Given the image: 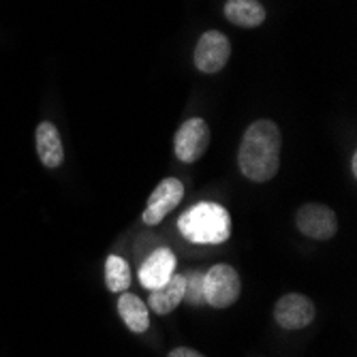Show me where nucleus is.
<instances>
[{
	"instance_id": "nucleus-10",
	"label": "nucleus",
	"mask_w": 357,
	"mask_h": 357,
	"mask_svg": "<svg viewBox=\"0 0 357 357\" xmlns=\"http://www.w3.org/2000/svg\"><path fill=\"white\" fill-rule=\"evenodd\" d=\"M184 294H186V276L174 274L163 287L150 291L148 308L160 317H165V314L174 312L184 302Z\"/></svg>"
},
{
	"instance_id": "nucleus-13",
	"label": "nucleus",
	"mask_w": 357,
	"mask_h": 357,
	"mask_svg": "<svg viewBox=\"0 0 357 357\" xmlns=\"http://www.w3.org/2000/svg\"><path fill=\"white\" fill-rule=\"evenodd\" d=\"M118 314L122 317L124 326L133 334H144L150 328V312L148 306L133 294H120L118 298Z\"/></svg>"
},
{
	"instance_id": "nucleus-9",
	"label": "nucleus",
	"mask_w": 357,
	"mask_h": 357,
	"mask_svg": "<svg viewBox=\"0 0 357 357\" xmlns=\"http://www.w3.org/2000/svg\"><path fill=\"white\" fill-rule=\"evenodd\" d=\"M178 259L176 252L167 246H160L150 252V257L142 264L139 268V282L148 291H154L158 287H163L174 274H176Z\"/></svg>"
},
{
	"instance_id": "nucleus-5",
	"label": "nucleus",
	"mask_w": 357,
	"mask_h": 357,
	"mask_svg": "<svg viewBox=\"0 0 357 357\" xmlns=\"http://www.w3.org/2000/svg\"><path fill=\"white\" fill-rule=\"evenodd\" d=\"M298 229L317 242H328L338 231V218L330 206L323 204H304L296 214Z\"/></svg>"
},
{
	"instance_id": "nucleus-7",
	"label": "nucleus",
	"mask_w": 357,
	"mask_h": 357,
	"mask_svg": "<svg viewBox=\"0 0 357 357\" xmlns=\"http://www.w3.org/2000/svg\"><path fill=\"white\" fill-rule=\"evenodd\" d=\"M314 304L302 294H287L274 306V319L282 330H304L314 321Z\"/></svg>"
},
{
	"instance_id": "nucleus-6",
	"label": "nucleus",
	"mask_w": 357,
	"mask_h": 357,
	"mask_svg": "<svg viewBox=\"0 0 357 357\" xmlns=\"http://www.w3.org/2000/svg\"><path fill=\"white\" fill-rule=\"evenodd\" d=\"M229 56H231L229 39H227L218 30H208L197 41L192 60H195V67H197L202 73L214 75L225 67L227 60H229Z\"/></svg>"
},
{
	"instance_id": "nucleus-17",
	"label": "nucleus",
	"mask_w": 357,
	"mask_h": 357,
	"mask_svg": "<svg viewBox=\"0 0 357 357\" xmlns=\"http://www.w3.org/2000/svg\"><path fill=\"white\" fill-rule=\"evenodd\" d=\"M351 167H353V174H357V154H353V160H351Z\"/></svg>"
},
{
	"instance_id": "nucleus-3",
	"label": "nucleus",
	"mask_w": 357,
	"mask_h": 357,
	"mask_svg": "<svg viewBox=\"0 0 357 357\" xmlns=\"http://www.w3.org/2000/svg\"><path fill=\"white\" fill-rule=\"evenodd\" d=\"M242 294V280L234 266L216 264L204 274V302L212 308H229Z\"/></svg>"
},
{
	"instance_id": "nucleus-4",
	"label": "nucleus",
	"mask_w": 357,
	"mask_h": 357,
	"mask_svg": "<svg viewBox=\"0 0 357 357\" xmlns=\"http://www.w3.org/2000/svg\"><path fill=\"white\" fill-rule=\"evenodd\" d=\"M210 146V126L204 118L186 120L174 137V152L180 163L199 160Z\"/></svg>"
},
{
	"instance_id": "nucleus-15",
	"label": "nucleus",
	"mask_w": 357,
	"mask_h": 357,
	"mask_svg": "<svg viewBox=\"0 0 357 357\" xmlns=\"http://www.w3.org/2000/svg\"><path fill=\"white\" fill-rule=\"evenodd\" d=\"M184 300H188L192 306H202L204 302V272H190L186 276V294Z\"/></svg>"
},
{
	"instance_id": "nucleus-11",
	"label": "nucleus",
	"mask_w": 357,
	"mask_h": 357,
	"mask_svg": "<svg viewBox=\"0 0 357 357\" xmlns=\"http://www.w3.org/2000/svg\"><path fill=\"white\" fill-rule=\"evenodd\" d=\"M35 144H37V152L41 163L47 169H56L62 165L64 160V148H62V139L56 124L52 122H41L35 131Z\"/></svg>"
},
{
	"instance_id": "nucleus-1",
	"label": "nucleus",
	"mask_w": 357,
	"mask_h": 357,
	"mask_svg": "<svg viewBox=\"0 0 357 357\" xmlns=\"http://www.w3.org/2000/svg\"><path fill=\"white\" fill-rule=\"evenodd\" d=\"M282 137L280 128L272 120L252 122L242 135L238 150V167L250 182H268L280 167Z\"/></svg>"
},
{
	"instance_id": "nucleus-12",
	"label": "nucleus",
	"mask_w": 357,
	"mask_h": 357,
	"mask_svg": "<svg viewBox=\"0 0 357 357\" xmlns=\"http://www.w3.org/2000/svg\"><path fill=\"white\" fill-rule=\"evenodd\" d=\"M225 17L234 26L257 28L266 22V7L259 0H227Z\"/></svg>"
},
{
	"instance_id": "nucleus-8",
	"label": "nucleus",
	"mask_w": 357,
	"mask_h": 357,
	"mask_svg": "<svg viewBox=\"0 0 357 357\" xmlns=\"http://www.w3.org/2000/svg\"><path fill=\"white\" fill-rule=\"evenodd\" d=\"M184 197V184L176 178H165L152 190L148 206L144 210V222L146 225H158Z\"/></svg>"
},
{
	"instance_id": "nucleus-16",
	"label": "nucleus",
	"mask_w": 357,
	"mask_h": 357,
	"mask_svg": "<svg viewBox=\"0 0 357 357\" xmlns=\"http://www.w3.org/2000/svg\"><path fill=\"white\" fill-rule=\"evenodd\" d=\"M167 357H206V355H202L199 351H195V349H188V347H178Z\"/></svg>"
},
{
	"instance_id": "nucleus-2",
	"label": "nucleus",
	"mask_w": 357,
	"mask_h": 357,
	"mask_svg": "<svg viewBox=\"0 0 357 357\" xmlns=\"http://www.w3.org/2000/svg\"><path fill=\"white\" fill-rule=\"evenodd\" d=\"M178 229L190 244H225L231 238V214L212 202H199L178 218Z\"/></svg>"
},
{
	"instance_id": "nucleus-14",
	"label": "nucleus",
	"mask_w": 357,
	"mask_h": 357,
	"mask_svg": "<svg viewBox=\"0 0 357 357\" xmlns=\"http://www.w3.org/2000/svg\"><path fill=\"white\" fill-rule=\"evenodd\" d=\"M105 284L112 294H124L131 287V268H128L126 259L118 255H109L105 261Z\"/></svg>"
}]
</instances>
